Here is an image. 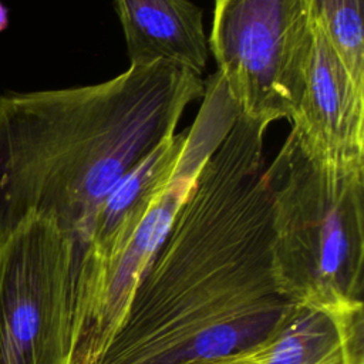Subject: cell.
<instances>
[{"label": "cell", "mask_w": 364, "mask_h": 364, "mask_svg": "<svg viewBox=\"0 0 364 364\" xmlns=\"http://www.w3.org/2000/svg\"><path fill=\"white\" fill-rule=\"evenodd\" d=\"M269 125L237 115L203 164L97 364H188L257 348L294 304L273 266Z\"/></svg>", "instance_id": "cell-1"}, {"label": "cell", "mask_w": 364, "mask_h": 364, "mask_svg": "<svg viewBox=\"0 0 364 364\" xmlns=\"http://www.w3.org/2000/svg\"><path fill=\"white\" fill-rule=\"evenodd\" d=\"M203 92L199 75L155 64L95 85L0 95V239L38 215L82 245L109 191Z\"/></svg>", "instance_id": "cell-2"}, {"label": "cell", "mask_w": 364, "mask_h": 364, "mask_svg": "<svg viewBox=\"0 0 364 364\" xmlns=\"http://www.w3.org/2000/svg\"><path fill=\"white\" fill-rule=\"evenodd\" d=\"M264 173L282 296L333 311L363 304L364 168L327 164L290 131Z\"/></svg>", "instance_id": "cell-3"}, {"label": "cell", "mask_w": 364, "mask_h": 364, "mask_svg": "<svg viewBox=\"0 0 364 364\" xmlns=\"http://www.w3.org/2000/svg\"><path fill=\"white\" fill-rule=\"evenodd\" d=\"M78 250L38 215L0 239V364H74Z\"/></svg>", "instance_id": "cell-4"}, {"label": "cell", "mask_w": 364, "mask_h": 364, "mask_svg": "<svg viewBox=\"0 0 364 364\" xmlns=\"http://www.w3.org/2000/svg\"><path fill=\"white\" fill-rule=\"evenodd\" d=\"M311 41L303 0H215L208 46L230 100L250 119L291 121Z\"/></svg>", "instance_id": "cell-5"}, {"label": "cell", "mask_w": 364, "mask_h": 364, "mask_svg": "<svg viewBox=\"0 0 364 364\" xmlns=\"http://www.w3.org/2000/svg\"><path fill=\"white\" fill-rule=\"evenodd\" d=\"M290 122L291 131L324 162L364 168V88L316 26L303 95Z\"/></svg>", "instance_id": "cell-6"}, {"label": "cell", "mask_w": 364, "mask_h": 364, "mask_svg": "<svg viewBox=\"0 0 364 364\" xmlns=\"http://www.w3.org/2000/svg\"><path fill=\"white\" fill-rule=\"evenodd\" d=\"M134 67L173 65L200 77L209 46L202 11L189 0H115Z\"/></svg>", "instance_id": "cell-7"}, {"label": "cell", "mask_w": 364, "mask_h": 364, "mask_svg": "<svg viewBox=\"0 0 364 364\" xmlns=\"http://www.w3.org/2000/svg\"><path fill=\"white\" fill-rule=\"evenodd\" d=\"M259 364H364V304L344 311L293 304L260 344Z\"/></svg>", "instance_id": "cell-8"}, {"label": "cell", "mask_w": 364, "mask_h": 364, "mask_svg": "<svg viewBox=\"0 0 364 364\" xmlns=\"http://www.w3.org/2000/svg\"><path fill=\"white\" fill-rule=\"evenodd\" d=\"M353 80L364 88V0H303Z\"/></svg>", "instance_id": "cell-9"}, {"label": "cell", "mask_w": 364, "mask_h": 364, "mask_svg": "<svg viewBox=\"0 0 364 364\" xmlns=\"http://www.w3.org/2000/svg\"><path fill=\"white\" fill-rule=\"evenodd\" d=\"M259 347L247 353H239V354H232V355H226V357H220L209 361H198V363H188V364H259Z\"/></svg>", "instance_id": "cell-10"}]
</instances>
